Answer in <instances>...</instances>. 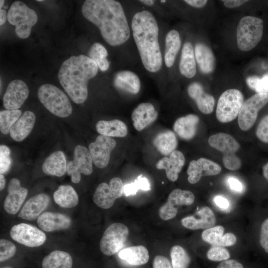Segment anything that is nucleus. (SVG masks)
<instances>
[{"label": "nucleus", "mask_w": 268, "mask_h": 268, "mask_svg": "<svg viewBox=\"0 0 268 268\" xmlns=\"http://www.w3.org/2000/svg\"><path fill=\"white\" fill-rule=\"evenodd\" d=\"M181 41L179 32L171 30L165 37L164 61L167 67H171L174 63L176 55L180 50Z\"/></svg>", "instance_id": "obj_34"}, {"label": "nucleus", "mask_w": 268, "mask_h": 268, "mask_svg": "<svg viewBox=\"0 0 268 268\" xmlns=\"http://www.w3.org/2000/svg\"><path fill=\"white\" fill-rule=\"evenodd\" d=\"M84 17L100 30L104 40L112 46L127 42L130 30L123 7L114 0H86L82 6Z\"/></svg>", "instance_id": "obj_1"}, {"label": "nucleus", "mask_w": 268, "mask_h": 268, "mask_svg": "<svg viewBox=\"0 0 268 268\" xmlns=\"http://www.w3.org/2000/svg\"><path fill=\"white\" fill-rule=\"evenodd\" d=\"M92 159L90 153L84 146L78 145L74 150L73 160L67 165V172L71 177V181L78 183L81 179V173L90 175L93 170Z\"/></svg>", "instance_id": "obj_11"}, {"label": "nucleus", "mask_w": 268, "mask_h": 268, "mask_svg": "<svg viewBox=\"0 0 268 268\" xmlns=\"http://www.w3.org/2000/svg\"><path fill=\"white\" fill-rule=\"evenodd\" d=\"M124 187L120 178H113L109 184L103 182L97 186L93 194V201L98 207L109 209L114 205L116 200L122 197Z\"/></svg>", "instance_id": "obj_10"}, {"label": "nucleus", "mask_w": 268, "mask_h": 268, "mask_svg": "<svg viewBox=\"0 0 268 268\" xmlns=\"http://www.w3.org/2000/svg\"><path fill=\"white\" fill-rule=\"evenodd\" d=\"M131 26L134 39L144 67L149 72H157L162 67V57L156 18L149 11L142 10L134 15Z\"/></svg>", "instance_id": "obj_2"}, {"label": "nucleus", "mask_w": 268, "mask_h": 268, "mask_svg": "<svg viewBox=\"0 0 268 268\" xmlns=\"http://www.w3.org/2000/svg\"><path fill=\"white\" fill-rule=\"evenodd\" d=\"M260 243L265 251L268 253V218L266 219L262 224Z\"/></svg>", "instance_id": "obj_48"}, {"label": "nucleus", "mask_w": 268, "mask_h": 268, "mask_svg": "<svg viewBox=\"0 0 268 268\" xmlns=\"http://www.w3.org/2000/svg\"><path fill=\"white\" fill-rule=\"evenodd\" d=\"M67 161L64 153L57 151L50 154L42 166L43 171L47 175L62 177L67 172Z\"/></svg>", "instance_id": "obj_28"}, {"label": "nucleus", "mask_w": 268, "mask_h": 268, "mask_svg": "<svg viewBox=\"0 0 268 268\" xmlns=\"http://www.w3.org/2000/svg\"><path fill=\"white\" fill-rule=\"evenodd\" d=\"M208 260L219 262L228 260L230 257L229 251L223 247L212 246L207 251L206 254Z\"/></svg>", "instance_id": "obj_43"}, {"label": "nucleus", "mask_w": 268, "mask_h": 268, "mask_svg": "<svg viewBox=\"0 0 268 268\" xmlns=\"http://www.w3.org/2000/svg\"><path fill=\"white\" fill-rule=\"evenodd\" d=\"M119 257L133 266H140L148 261L149 256L147 249L141 245L127 247L120 251Z\"/></svg>", "instance_id": "obj_33"}, {"label": "nucleus", "mask_w": 268, "mask_h": 268, "mask_svg": "<svg viewBox=\"0 0 268 268\" xmlns=\"http://www.w3.org/2000/svg\"><path fill=\"white\" fill-rule=\"evenodd\" d=\"M179 70L183 76L189 78L193 77L196 73L194 51L190 42H185L183 46L179 63Z\"/></svg>", "instance_id": "obj_31"}, {"label": "nucleus", "mask_w": 268, "mask_h": 268, "mask_svg": "<svg viewBox=\"0 0 268 268\" xmlns=\"http://www.w3.org/2000/svg\"><path fill=\"white\" fill-rule=\"evenodd\" d=\"M11 268L10 267H5V268Z\"/></svg>", "instance_id": "obj_62"}, {"label": "nucleus", "mask_w": 268, "mask_h": 268, "mask_svg": "<svg viewBox=\"0 0 268 268\" xmlns=\"http://www.w3.org/2000/svg\"><path fill=\"white\" fill-rule=\"evenodd\" d=\"M263 170L265 178L268 181V162L263 166Z\"/></svg>", "instance_id": "obj_57"}, {"label": "nucleus", "mask_w": 268, "mask_h": 268, "mask_svg": "<svg viewBox=\"0 0 268 268\" xmlns=\"http://www.w3.org/2000/svg\"><path fill=\"white\" fill-rule=\"evenodd\" d=\"M28 88L21 80L10 81L3 97V105L7 110H17L28 97Z\"/></svg>", "instance_id": "obj_15"}, {"label": "nucleus", "mask_w": 268, "mask_h": 268, "mask_svg": "<svg viewBox=\"0 0 268 268\" xmlns=\"http://www.w3.org/2000/svg\"><path fill=\"white\" fill-rule=\"evenodd\" d=\"M127 226L121 223L110 225L105 231L100 242L101 252L112 256L120 251L124 246L129 235Z\"/></svg>", "instance_id": "obj_8"}, {"label": "nucleus", "mask_w": 268, "mask_h": 268, "mask_svg": "<svg viewBox=\"0 0 268 268\" xmlns=\"http://www.w3.org/2000/svg\"><path fill=\"white\" fill-rule=\"evenodd\" d=\"M8 22L15 26V32L21 39L28 38L32 27L37 23L38 16L36 12L21 1H15L10 5L7 12Z\"/></svg>", "instance_id": "obj_6"}, {"label": "nucleus", "mask_w": 268, "mask_h": 268, "mask_svg": "<svg viewBox=\"0 0 268 268\" xmlns=\"http://www.w3.org/2000/svg\"><path fill=\"white\" fill-rule=\"evenodd\" d=\"M256 134L261 141L268 143V115L265 116L259 123Z\"/></svg>", "instance_id": "obj_47"}, {"label": "nucleus", "mask_w": 268, "mask_h": 268, "mask_svg": "<svg viewBox=\"0 0 268 268\" xmlns=\"http://www.w3.org/2000/svg\"><path fill=\"white\" fill-rule=\"evenodd\" d=\"M20 110H5L0 112V131L7 134L10 132L12 125L18 120L21 115Z\"/></svg>", "instance_id": "obj_39"}, {"label": "nucleus", "mask_w": 268, "mask_h": 268, "mask_svg": "<svg viewBox=\"0 0 268 268\" xmlns=\"http://www.w3.org/2000/svg\"><path fill=\"white\" fill-rule=\"evenodd\" d=\"M53 198L60 206L70 208L76 206L78 203V196L73 188L69 185H61L54 192Z\"/></svg>", "instance_id": "obj_35"}, {"label": "nucleus", "mask_w": 268, "mask_h": 268, "mask_svg": "<svg viewBox=\"0 0 268 268\" xmlns=\"http://www.w3.org/2000/svg\"><path fill=\"white\" fill-rule=\"evenodd\" d=\"M158 117V113L150 103H142L133 111L132 119L134 128L141 131L153 123Z\"/></svg>", "instance_id": "obj_22"}, {"label": "nucleus", "mask_w": 268, "mask_h": 268, "mask_svg": "<svg viewBox=\"0 0 268 268\" xmlns=\"http://www.w3.org/2000/svg\"><path fill=\"white\" fill-rule=\"evenodd\" d=\"M160 2L162 3H164L166 2V0H161Z\"/></svg>", "instance_id": "obj_60"}, {"label": "nucleus", "mask_w": 268, "mask_h": 268, "mask_svg": "<svg viewBox=\"0 0 268 268\" xmlns=\"http://www.w3.org/2000/svg\"><path fill=\"white\" fill-rule=\"evenodd\" d=\"M199 117L194 114H189L178 118L174 123L173 129L182 139L190 140L196 134Z\"/></svg>", "instance_id": "obj_27"}, {"label": "nucleus", "mask_w": 268, "mask_h": 268, "mask_svg": "<svg viewBox=\"0 0 268 268\" xmlns=\"http://www.w3.org/2000/svg\"><path fill=\"white\" fill-rule=\"evenodd\" d=\"M225 7L229 8H236L243 4L248 0H222Z\"/></svg>", "instance_id": "obj_53"}, {"label": "nucleus", "mask_w": 268, "mask_h": 268, "mask_svg": "<svg viewBox=\"0 0 268 268\" xmlns=\"http://www.w3.org/2000/svg\"><path fill=\"white\" fill-rule=\"evenodd\" d=\"M98 70L97 64L89 57L72 56L61 65L58 78L71 100L81 104L88 96V82L97 75Z\"/></svg>", "instance_id": "obj_3"}, {"label": "nucleus", "mask_w": 268, "mask_h": 268, "mask_svg": "<svg viewBox=\"0 0 268 268\" xmlns=\"http://www.w3.org/2000/svg\"><path fill=\"white\" fill-rule=\"evenodd\" d=\"M185 161L182 152L175 150L169 157H165L160 159L156 164L158 169H164L168 179L172 182L176 181L178 174L181 171Z\"/></svg>", "instance_id": "obj_21"}, {"label": "nucleus", "mask_w": 268, "mask_h": 268, "mask_svg": "<svg viewBox=\"0 0 268 268\" xmlns=\"http://www.w3.org/2000/svg\"><path fill=\"white\" fill-rule=\"evenodd\" d=\"M96 129L100 135L108 137H123L128 134L126 125L123 121L117 119L99 121L96 125Z\"/></svg>", "instance_id": "obj_32"}, {"label": "nucleus", "mask_w": 268, "mask_h": 268, "mask_svg": "<svg viewBox=\"0 0 268 268\" xmlns=\"http://www.w3.org/2000/svg\"><path fill=\"white\" fill-rule=\"evenodd\" d=\"M35 119V115L32 112L26 111L23 112L11 127L9 132L10 137L16 141L24 140L32 130Z\"/></svg>", "instance_id": "obj_25"}, {"label": "nucleus", "mask_w": 268, "mask_h": 268, "mask_svg": "<svg viewBox=\"0 0 268 268\" xmlns=\"http://www.w3.org/2000/svg\"><path fill=\"white\" fill-rule=\"evenodd\" d=\"M149 191L150 190L148 180L142 175H140L134 182L126 184L124 187V193L126 196L135 195L139 190Z\"/></svg>", "instance_id": "obj_41"}, {"label": "nucleus", "mask_w": 268, "mask_h": 268, "mask_svg": "<svg viewBox=\"0 0 268 268\" xmlns=\"http://www.w3.org/2000/svg\"><path fill=\"white\" fill-rule=\"evenodd\" d=\"M71 223L68 216L59 212H45L37 219L39 228L46 232L67 229L70 227Z\"/></svg>", "instance_id": "obj_20"}, {"label": "nucleus", "mask_w": 268, "mask_h": 268, "mask_svg": "<svg viewBox=\"0 0 268 268\" xmlns=\"http://www.w3.org/2000/svg\"><path fill=\"white\" fill-rule=\"evenodd\" d=\"M72 259L69 254L55 250L46 256L42 261V268H71Z\"/></svg>", "instance_id": "obj_36"}, {"label": "nucleus", "mask_w": 268, "mask_h": 268, "mask_svg": "<svg viewBox=\"0 0 268 268\" xmlns=\"http://www.w3.org/2000/svg\"><path fill=\"white\" fill-rule=\"evenodd\" d=\"M190 97L195 100L200 111L205 114L212 112L215 105L214 97L205 93L198 82H193L188 87Z\"/></svg>", "instance_id": "obj_24"}, {"label": "nucleus", "mask_w": 268, "mask_h": 268, "mask_svg": "<svg viewBox=\"0 0 268 268\" xmlns=\"http://www.w3.org/2000/svg\"><path fill=\"white\" fill-rule=\"evenodd\" d=\"M263 28L262 19L252 16L242 17L237 27L236 38L239 49L245 52L254 49L262 38Z\"/></svg>", "instance_id": "obj_5"}, {"label": "nucleus", "mask_w": 268, "mask_h": 268, "mask_svg": "<svg viewBox=\"0 0 268 268\" xmlns=\"http://www.w3.org/2000/svg\"><path fill=\"white\" fill-rule=\"evenodd\" d=\"M16 251L15 245L4 239L0 240V261L3 262L13 257Z\"/></svg>", "instance_id": "obj_44"}, {"label": "nucleus", "mask_w": 268, "mask_h": 268, "mask_svg": "<svg viewBox=\"0 0 268 268\" xmlns=\"http://www.w3.org/2000/svg\"><path fill=\"white\" fill-rule=\"evenodd\" d=\"M221 168L216 163L204 158L192 160L187 169L188 182L192 184L198 183L203 176H215L220 173Z\"/></svg>", "instance_id": "obj_16"}, {"label": "nucleus", "mask_w": 268, "mask_h": 268, "mask_svg": "<svg viewBox=\"0 0 268 268\" xmlns=\"http://www.w3.org/2000/svg\"><path fill=\"white\" fill-rule=\"evenodd\" d=\"M37 1H43V0H37Z\"/></svg>", "instance_id": "obj_61"}, {"label": "nucleus", "mask_w": 268, "mask_h": 268, "mask_svg": "<svg viewBox=\"0 0 268 268\" xmlns=\"http://www.w3.org/2000/svg\"><path fill=\"white\" fill-rule=\"evenodd\" d=\"M8 192L4 201V209L8 214H15L22 206L27 196L28 190L20 186V181L18 179L12 178L8 184Z\"/></svg>", "instance_id": "obj_17"}, {"label": "nucleus", "mask_w": 268, "mask_h": 268, "mask_svg": "<svg viewBox=\"0 0 268 268\" xmlns=\"http://www.w3.org/2000/svg\"><path fill=\"white\" fill-rule=\"evenodd\" d=\"M194 201L195 196L192 192L174 189L169 194L167 201L159 208V215L163 220L171 219L177 215L178 206L191 205Z\"/></svg>", "instance_id": "obj_13"}, {"label": "nucleus", "mask_w": 268, "mask_h": 268, "mask_svg": "<svg viewBox=\"0 0 268 268\" xmlns=\"http://www.w3.org/2000/svg\"><path fill=\"white\" fill-rule=\"evenodd\" d=\"M210 146L221 152L223 155L235 153L240 145L231 135L220 133L212 135L208 139Z\"/></svg>", "instance_id": "obj_29"}, {"label": "nucleus", "mask_w": 268, "mask_h": 268, "mask_svg": "<svg viewBox=\"0 0 268 268\" xmlns=\"http://www.w3.org/2000/svg\"><path fill=\"white\" fill-rule=\"evenodd\" d=\"M108 52L106 48L99 43H94L90 47L88 57L93 60L101 70H107L109 67V63L106 59Z\"/></svg>", "instance_id": "obj_38"}, {"label": "nucleus", "mask_w": 268, "mask_h": 268, "mask_svg": "<svg viewBox=\"0 0 268 268\" xmlns=\"http://www.w3.org/2000/svg\"><path fill=\"white\" fill-rule=\"evenodd\" d=\"M246 83L257 93H268V73L261 77L255 75L249 76L246 79Z\"/></svg>", "instance_id": "obj_42"}, {"label": "nucleus", "mask_w": 268, "mask_h": 268, "mask_svg": "<svg viewBox=\"0 0 268 268\" xmlns=\"http://www.w3.org/2000/svg\"><path fill=\"white\" fill-rule=\"evenodd\" d=\"M140 2L144 3L145 5L151 6L153 5L155 1L152 0H139Z\"/></svg>", "instance_id": "obj_58"}, {"label": "nucleus", "mask_w": 268, "mask_h": 268, "mask_svg": "<svg viewBox=\"0 0 268 268\" xmlns=\"http://www.w3.org/2000/svg\"><path fill=\"white\" fill-rule=\"evenodd\" d=\"M50 200L49 197L44 193L39 194L31 197L23 206L18 216L29 221L38 219L48 206Z\"/></svg>", "instance_id": "obj_18"}, {"label": "nucleus", "mask_w": 268, "mask_h": 268, "mask_svg": "<svg viewBox=\"0 0 268 268\" xmlns=\"http://www.w3.org/2000/svg\"><path fill=\"white\" fill-rule=\"evenodd\" d=\"M9 148L6 145L0 146V173L3 174L10 169L11 160Z\"/></svg>", "instance_id": "obj_45"}, {"label": "nucleus", "mask_w": 268, "mask_h": 268, "mask_svg": "<svg viewBox=\"0 0 268 268\" xmlns=\"http://www.w3.org/2000/svg\"><path fill=\"white\" fill-rule=\"evenodd\" d=\"M216 268H244L243 265L235 260L228 259L222 261Z\"/></svg>", "instance_id": "obj_51"}, {"label": "nucleus", "mask_w": 268, "mask_h": 268, "mask_svg": "<svg viewBox=\"0 0 268 268\" xmlns=\"http://www.w3.org/2000/svg\"><path fill=\"white\" fill-rule=\"evenodd\" d=\"M153 268H173V267L166 257L158 255L154 259Z\"/></svg>", "instance_id": "obj_49"}, {"label": "nucleus", "mask_w": 268, "mask_h": 268, "mask_svg": "<svg viewBox=\"0 0 268 268\" xmlns=\"http://www.w3.org/2000/svg\"><path fill=\"white\" fill-rule=\"evenodd\" d=\"M4 1H5L4 0H0V9H2L1 8L3 5Z\"/></svg>", "instance_id": "obj_59"}, {"label": "nucleus", "mask_w": 268, "mask_h": 268, "mask_svg": "<svg viewBox=\"0 0 268 268\" xmlns=\"http://www.w3.org/2000/svg\"><path fill=\"white\" fill-rule=\"evenodd\" d=\"M170 256L173 268H188L190 257L186 251L179 245L173 246L170 251Z\"/></svg>", "instance_id": "obj_40"}, {"label": "nucleus", "mask_w": 268, "mask_h": 268, "mask_svg": "<svg viewBox=\"0 0 268 268\" xmlns=\"http://www.w3.org/2000/svg\"><path fill=\"white\" fill-rule=\"evenodd\" d=\"M40 102L52 114L61 118H66L72 113V108L68 98L57 86L44 84L38 90Z\"/></svg>", "instance_id": "obj_4"}, {"label": "nucleus", "mask_w": 268, "mask_h": 268, "mask_svg": "<svg viewBox=\"0 0 268 268\" xmlns=\"http://www.w3.org/2000/svg\"><path fill=\"white\" fill-rule=\"evenodd\" d=\"M153 142L156 149L164 155H168L175 151L178 144L175 134L169 130L158 134Z\"/></svg>", "instance_id": "obj_37"}, {"label": "nucleus", "mask_w": 268, "mask_h": 268, "mask_svg": "<svg viewBox=\"0 0 268 268\" xmlns=\"http://www.w3.org/2000/svg\"><path fill=\"white\" fill-rule=\"evenodd\" d=\"M224 228L221 225L213 226L204 230L201 233V238L205 242L213 246L229 247L235 244L236 236L232 233L223 235Z\"/></svg>", "instance_id": "obj_23"}, {"label": "nucleus", "mask_w": 268, "mask_h": 268, "mask_svg": "<svg viewBox=\"0 0 268 268\" xmlns=\"http://www.w3.org/2000/svg\"><path fill=\"white\" fill-rule=\"evenodd\" d=\"M229 188L237 193H241L244 190L242 183L236 178L230 177L227 181Z\"/></svg>", "instance_id": "obj_50"}, {"label": "nucleus", "mask_w": 268, "mask_h": 268, "mask_svg": "<svg viewBox=\"0 0 268 268\" xmlns=\"http://www.w3.org/2000/svg\"><path fill=\"white\" fill-rule=\"evenodd\" d=\"M216 218L213 211L207 206H204L198 211L194 215L183 218L182 225L191 230L208 229L214 226Z\"/></svg>", "instance_id": "obj_19"}, {"label": "nucleus", "mask_w": 268, "mask_h": 268, "mask_svg": "<svg viewBox=\"0 0 268 268\" xmlns=\"http://www.w3.org/2000/svg\"><path fill=\"white\" fill-rule=\"evenodd\" d=\"M114 84L117 88L134 94L138 93L140 89L138 76L130 70H121L117 73Z\"/></svg>", "instance_id": "obj_26"}, {"label": "nucleus", "mask_w": 268, "mask_h": 268, "mask_svg": "<svg viewBox=\"0 0 268 268\" xmlns=\"http://www.w3.org/2000/svg\"><path fill=\"white\" fill-rule=\"evenodd\" d=\"M184 1L190 6L195 8H201L207 2L206 0H185Z\"/></svg>", "instance_id": "obj_54"}, {"label": "nucleus", "mask_w": 268, "mask_h": 268, "mask_svg": "<svg viewBox=\"0 0 268 268\" xmlns=\"http://www.w3.org/2000/svg\"><path fill=\"white\" fill-rule=\"evenodd\" d=\"M244 103L242 92L237 89H229L220 96L217 104L216 116L221 123L234 120L238 116Z\"/></svg>", "instance_id": "obj_7"}, {"label": "nucleus", "mask_w": 268, "mask_h": 268, "mask_svg": "<svg viewBox=\"0 0 268 268\" xmlns=\"http://www.w3.org/2000/svg\"><path fill=\"white\" fill-rule=\"evenodd\" d=\"M222 160L225 167L232 171L238 170L242 165L240 159L235 153L223 155Z\"/></svg>", "instance_id": "obj_46"}, {"label": "nucleus", "mask_w": 268, "mask_h": 268, "mask_svg": "<svg viewBox=\"0 0 268 268\" xmlns=\"http://www.w3.org/2000/svg\"><path fill=\"white\" fill-rule=\"evenodd\" d=\"M5 180L2 174H0V189L2 190L5 187Z\"/></svg>", "instance_id": "obj_56"}, {"label": "nucleus", "mask_w": 268, "mask_h": 268, "mask_svg": "<svg viewBox=\"0 0 268 268\" xmlns=\"http://www.w3.org/2000/svg\"><path fill=\"white\" fill-rule=\"evenodd\" d=\"M10 236L14 241L29 247L40 246L46 240V236L41 230L24 223L13 226L10 230Z\"/></svg>", "instance_id": "obj_12"}, {"label": "nucleus", "mask_w": 268, "mask_h": 268, "mask_svg": "<svg viewBox=\"0 0 268 268\" xmlns=\"http://www.w3.org/2000/svg\"><path fill=\"white\" fill-rule=\"evenodd\" d=\"M214 203L219 207L222 209H227L230 206L228 200L225 197L217 195L214 198Z\"/></svg>", "instance_id": "obj_52"}, {"label": "nucleus", "mask_w": 268, "mask_h": 268, "mask_svg": "<svg viewBox=\"0 0 268 268\" xmlns=\"http://www.w3.org/2000/svg\"><path fill=\"white\" fill-rule=\"evenodd\" d=\"M7 19V13L3 9H0V25H3Z\"/></svg>", "instance_id": "obj_55"}, {"label": "nucleus", "mask_w": 268, "mask_h": 268, "mask_svg": "<svg viewBox=\"0 0 268 268\" xmlns=\"http://www.w3.org/2000/svg\"><path fill=\"white\" fill-rule=\"evenodd\" d=\"M116 146V142L113 138L102 135H98L94 142L88 146L93 162L99 168H104L109 163L111 152Z\"/></svg>", "instance_id": "obj_14"}, {"label": "nucleus", "mask_w": 268, "mask_h": 268, "mask_svg": "<svg viewBox=\"0 0 268 268\" xmlns=\"http://www.w3.org/2000/svg\"><path fill=\"white\" fill-rule=\"evenodd\" d=\"M268 103V93H256L244 102L238 116L239 128L248 131L255 123L259 111Z\"/></svg>", "instance_id": "obj_9"}, {"label": "nucleus", "mask_w": 268, "mask_h": 268, "mask_svg": "<svg viewBox=\"0 0 268 268\" xmlns=\"http://www.w3.org/2000/svg\"><path fill=\"white\" fill-rule=\"evenodd\" d=\"M195 55L202 72L207 74L214 70L215 57L212 50L207 45L201 43H197L195 47Z\"/></svg>", "instance_id": "obj_30"}]
</instances>
